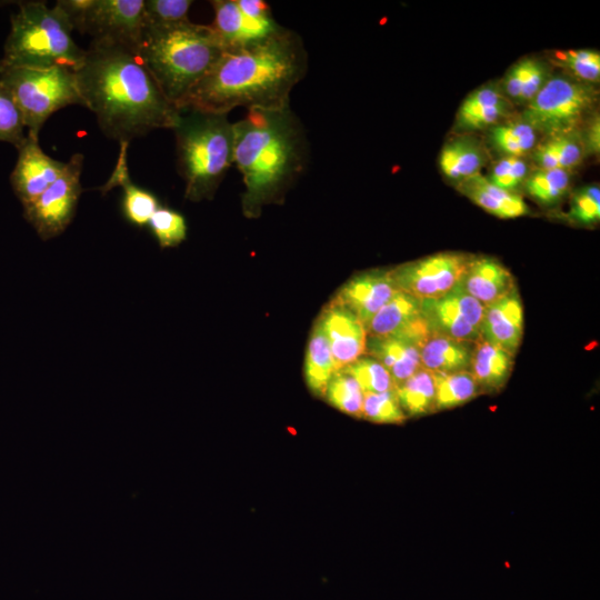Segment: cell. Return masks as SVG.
Returning a JSON list of instances; mask_svg holds the SVG:
<instances>
[{
  "label": "cell",
  "mask_w": 600,
  "mask_h": 600,
  "mask_svg": "<svg viewBox=\"0 0 600 600\" xmlns=\"http://www.w3.org/2000/svg\"><path fill=\"white\" fill-rule=\"evenodd\" d=\"M152 236L161 249L179 246L187 237L184 217L168 207L160 206L148 222Z\"/></svg>",
  "instance_id": "cell-36"
},
{
  "label": "cell",
  "mask_w": 600,
  "mask_h": 600,
  "mask_svg": "<svg viewBox=\"0 0 600 600\" xmlns=\"http://www.w3.org/2000/svg\"><path fill=\"white\" fill-rule=\"evenodd\" d=\"M224 50L211 26L191 21L168 27L144 26L139 46L143 63L178 109Z\"/></svg>",
  "instance_id": "cell-4"
},
{
  "label": "cell",
  "mask_w": 600,
  "mask_h": 600,
  "mask_svg": "<svg viewBox=\"0 0 600 600\" xmlns=\"http://www.w3.org/2000/svg\"><path fill=\"white\" fill-rule=\"evenodd\" d=\"M434 381V411L464 404L481 393L469 371L454 373L431 372Z\"/></svg>",
  "instance_id": "cell-31"
},
{
  "label": "cell",
  "mask_w": 600,
  "mask_h": 600,
  "mask_svg": "<svg viewBox=\"0 0 600 600\" xmlns=\"http://www.w3.org/2000/svg\"><path fill=\"white\" fill-rule=\"evenodd\" d=\"M553 61L567 71V74L586 83L596 84L600 79V53L592 49L558 51Z\"/></svg>",
  "instance_id": "cell-34"
},
{
  "label": "cell",
  "mask_w": 600,
  "mask_h": 600,
  "mask_svg": "<svg viewBox=\"0 0 600 600\" xmlns=\"http://www.w3.org/2000/svg\"><path fill=\"white\" fill-rule=\"evenodd\" d=\"M120 160L122 163L118 166V173L113 174L111 182H118L123 188L121 213L130 224L143 228L160 207L159 199L151 191L136 186L127 174L126 160Z\"/></svg>",
  "instance_id": "cell-28"
},
{
  "label": "cell",
  "mask_w": 600,
  "mask_h": 600,
  "mask_svg": "<svg viewBox=\"0 0 600 600\" xmlns=\"http://www.w3.org/2000/svg\"><path fill=\"white\" fill-rule=\"evenodd\" d=\"M438 162L443 176L458 183L480 173L487 153L478 140L459 136L443 144Z\"/></svg>",
  "instance_id": "cell-23"
},
{
  "label": "cell",
  "mask_w": 600,
  "mask_h": 600,
  "mask_svg": "<svg viewBox=\"0 0 600 600\" xmlns=\"http://www.w3.org/2000/svg\"><path fill=\"white\" fill-rule=\"evenodd\" d=\"M26 138L22 116L8 90L0 84V142L11 143L18 149Z\"/></svg>",
  "instance_id": "cell-39"
},
{
  "label": "cell",
  "mask_w": 600,
  "mask_h": 600,
  "mask_svg": "<svg viewBox=\"0 0 600 600\" xmlns=\"http://www.w3.org/2000/svg\"><path fill=\"white\" fill-rule=\"evenodd\" d=\"M568 217L583 226H591L600 219L599 186H586L577 190L570 202Z\"/></svg>",
  "instance_id": "cell-41"
},
{
  "label": "cell",
  "mask_w": 600,
  "mask_h": 600,
  "mask_svg": "<svg viewBox=\"0 0 600 600\" xmlns=\"http://www.w3.org/2000/svg\"><path fill=\"white\" fill-rule=\"evenodd\" d=\"M190 0H143V27H168L190 21Z\"/></svg>",
  "instance_id": "cell-38"
},
{
  "label": "cell",
  "mask_w": 600,
  "mask_h": 600,
  "mask_svg": "<svg viewBox=\"0 0 600 600\" xmlns=\"http://www.w3.org/2000/svg\"><path fill=\"white\" fill-rule=\"evenodd\" d=\"M361 418L374 423H402L408 417L403 412L396 391L363 393Z\"/></svg>",
  "instance_id": "cell-37"
},
{
  "label": "cell",
  "mask_w": 600,
  "mask_h": 600,
  "mask_svg": "<svg viewBox=\"0 0 600 600\" xmlns=\"http://www.w3.org/2000/svg\"><path fill=\"white\" fill-rule=\"evenodd\" d=\"M484 306L458 282L449 292L421 301L422 319L432 334L477 342Z\"/></svg>",
  "instance_id": "cell-12"
},
{
  "label": "cell",
  "mask_w": 600,
  "mask_h": 600,
  "mask_svg": "<svg viewBox=\"0 0 600 600\" xmlns=\"http://www.w3.org/2000/svg\"><path fill=\"white\" fill-rule=\"evenodd\" d=\"M318 319L329 342L336 371L366 354V327L350 310L331 300Z\"/></svg>",
  "instance_id": "cell-16"
},
{
  "label": "cell",
  "mask_w": 600,
  "mask_h": 600,
  "mask_svg": "<svg viewBox=\"0 0 600 600\" xmlns=\"http://www.w3.org/2000/svg\"><path fill=\"white\" fill-rule=\"evenodd\" d=\"M83 101L103 134L121 144L156 129H173L178 109L162 92L139 50L92 40L76 71Z\"/></svg>",
  "instance_id": "cell-1"
},
{
  "label": "cell",
  "mask_w": 600,
  "mask_h": 600,
  "mask_svg": "<svg viewBox=\"0 0 600 600\" xmlns=\"http://www.w3.org/2000/svg\"><path fill=\"white\" fill-rule=\"evenodd\" d=\"M242 13L251 20L268 21L272 20V13L267 2L262 0H237Z\"/></svg>",
  "instance_id": "cell-44"
},
{
  "label": "cell",
  "mask_w": 600,
  "mask_h": 600,
  "mask_svg": "<svg viewBox=\"0 0 600 600\" xmlns=\"http://www.w3.org/2000/svg\"><path fill=\"white\" fill-rule=\"evenodd\" d=\"M514 366V356L507 350L479 339L474 343L469 372L482 392L502 389Z\"/></svg>",
  "instance_id": "cell-22"
},
{
  "label": "cell",
  "mask_w": 600,
  "mask_h": 600,
  "mask_svg": "<svg viewBox=\"0 0 600 600\" xmlns=\"http://www.w3.org/2000/svg\"><path fill=\"white\" fill-rule=\"evenodd\" d=\"M471 258L461 252H439L390 271L399 290L422 301L449 292L460 281Z\"/></svg>",
  "instance_id": "cell-11"
},
{
  "label": "cell",
  "mask_w": 600,
  "mask_h": 600,
  "mask_svg": "<svg viewBox=\"0 0 600 600\" xmlns=\"http://www.w3.org/2000/svg\"><path fill=\"white\" fill-rule=\"evenodd\" d=\"M510 100L494 84H484L470 92L456 114V129L473 132L490 129L509 114Z\"/></svg>",
  "instance_id": "cell-19"
},
{
  "label": "cell",
  "mask_w": 600,
  "mask_h": 600,
  "mask_svg": "<svg viewBox=\"0 0 600 600\" xmlns=\"http://www.w3.org/2000/svg\"><path fill=\"white\" fill-rule=\"evenodd\" d=\"M422 319L421 300L398 290L367 326L368 337L401 332Z\"/></svg>",
  "instance_id": "cell-25"
},
{
  "label": "cell",
  "mask_w": 600,
  "mask_h": 600,
  "mask_svg": "<svg viewBox=\"0 0 600 600\" xmlns=\"http://www.w3.org/2000/svg\"><path fill=\"white\" fill-rule=\"evenodd\" d=\"M343 370L353 377L363 393H380L396 389L390 373L372 357L362 356Z\"/></svg>",
  "instance_id": "cell-35"
},
{
  "label": "cell",
  "mask_w": 600,
  "mask_h": 600,
  "mask_svg": "<svg viewBox=\"0 0 600 600\" xmlns=\"http://www.w3.org/2000/svg\"><path fill=\"white\" fill-rule=\"evenodd\" d=\"M0 84L18 107L27 136L39 140L47 119L56 111L83 106L76 72L66 68H27L0 63Z\"/></svg>",
  "instance_id": "cell-7"
},
{
  "label": "cell",
  "mask_w": 600,
  "mask_h": 600,
  "mask_svg": "<svg viewBox=\"0 0 600 600\" xmlns=\"http://www.w3.org/2000/svg\"><path fill=\"white\" fill-rule=\"evenodd\" d=\"M407 417H420L434 412L436 389L432 373L420 367L394 389Z\"/></svg>",
  "instance_id": "cell-29"
},
{
  "label": "cell",
  "mask_w": 600,
  "mask_h": 600,
  "mask_svg": "<svg viewBox=\"0 0 600 600\" xmlns=\"http://www.w3.org/2000/svg\"><path fill=\"white\" fill-rule=\"evenodd\" d=\"M528 174L529 167L522 158L502 157L492 166L487 179L494 186L516 193Z\"/></svg>",
  "instance_id": "cell-40"
},
{
  "label": "cell",
  "mask_w": 600,
  "mask_h": 600,
  "mask_svg": "<svg viewBox=\"0 0 600 600\" xmlns=\"http://www.w3.org/2000/svg\"><path fill=\"white\" fill-rule=\"evenodd\" d=\"M10 32L0 63L27 68L77 71L86 54L72 38V27L58 6L22 1L11 16Z\"/></svg>",
  "instance_id": "cell-6"
},
{
  "label": "cell",
  "mask_w": 600,
  "mask_h": 600,
  "mask_svg": "<svg viewBox=\"0 0 600 600\" xmlns=\"http://www.w3.org/2000/svg\"><path fill=\"white\" fill-rule=\"evenodd\" d=\"M583 133H580L584 153L598 154L600 150V119L598 113L588 119Z\"/></svg>",
  "instance_id": "cell-43"
},
{
  "label": "cell",
  "mask_w": 600,
  "mask_h": 600,
  "mask_svg": "<svg viewBox=\"0 0 600 600\" xmlns=\"http://www.w3.org/2000/svg\"><path fill=\"white\" fill-rule=\"evenodd\" d=\"M73 31L139 50L143 30V0H59Z\"/></svg>",
  "instance_id": "cell-9"
},
{
  "label": "cell",
  "mask_w": 600,
  "mask_h": 600,
  "mask_svg": "<svg viewBox=\"0 0 600 600\" xmlns=\"http://www.w3.org/2000/svg\"><path fill=\"white\" fill-rule=\"evenodd\" d=\"M474 343L430 333L421 349V367L440 373L469 371Z\"/></svg>",
  "instance_id": "cell-24"
},
{
  "label": "cell",
  "mask_w": 600,
  "mask_h": 600,
  "mask_svg": "<svg viewBox=\"0 0 600 600\" xmlns=\"http://www.w3.org/2000/svg\"><path fill=\"white\" fill-rule=\"evenodd\" d=\"M599 92L596 84L577 80L567 73L548 79L536 97L526 104L521 119L544 137L577 133L594 111Z\"/></svg>",
  "instance_id": "cell-8"
},
{
  "label": "cell",
  "mask_w": 600,
  "mask_h": 600,
  "mask_svg": "<svg viewBox=\"0 0 600 600\" xmlns=\"http://www.w3.org/2000/svg\"><path fill=\"white\" fill-rule=\"evenodd\" d=\"M336 372L329 342L319 319L312 328L304 358V378L311 392L323 397Z\"/></svg>",
  "instance_id": "cell-26"
},
{
  "label": "cell",
  "mask_w": 600,
  "mask_h": 600,
  "mask_svg": "<svg viewBox=\"0 0 600 600\" xmlns=\"http://www.w3.org/2000/svg\"><path fill=\"white\" fill-rule=\"evenodd\" d=\"M532 153L538 168L567 171L577 167L586 154L580 132L546 137Z\"/></svg>",
  "instance_id": "cell-27"
},
{
  "label": "cell",
  "mask_w": 600,
  "mask_h": 600,
  "mask_svg": "<svg viewBox=\"0 0 600 600\" xmlns=\"http://www.w3.org/2000/svg\"><path fill=\"white\" fill-rule=\"evenodd\" d=\"M323 397L341 412L361 418L363 392L353 377L346 370L341 369L334 372Z\"/></svg>",
  "instance_id": "cell-33"
},
{
  "label": "cell",
  "mask_w": 600,
  "mask_h": 600,
  "mask_svg": "<svg viewBox=\"0 0 600 600\" xmlns=\"http://www.w3.org/2000/svg\"><path fill=\"white\" fill-rule=\"evenodd\" d=\"M523 337V306L518 288L484 307L480 339L516 356Z\"/></svg>",
  "instance_id": "cell-17"
},
{
  "label": "cell",
  "mask_w": 600,
  "mask_h": 600,
  "mask_svg": "<svg viewBox=\"0 0 600 600\" xmlns=\"http://www.w3.org/2000/svg\"><path fill=\"white\" fill-rule=\"evenodd\" d=\"M233 163L242 174L243 212L257 217L264 204L283 198L308 163V140L290 106L249 110L233 123Z\"/></svg>",
  "instance_id": "cell-3"
},
{
  "label": "cell",
  "mask_w": 600,
  "mask_h": 600,
  "mask_svg": "<svg viewBox=\"0 0 600 600\" xmlns=\"http://www.w3.org/2000/svg\"><path fill=\"white\" fill-rule=\"evenodd\" d=\"M570 171L538 168L524 180L527 193L541 204L559 201L570 187Z\"/></svg>",
  "instance_id": "cell-32"
},
{
  "label": "cell",
  "mask_w": 600,
  "mask_h": 600,
  "mask_svg": "<svg viewBox=\"0 0 600 600\" xmlns=\"http://www.w3.org/2000/svg\"><path fill=\"white\" fill-rule=\"evenodd\" d=\"M459 283L484 307L517 287L514 277L501 262L484 256H472Z\"/></svg>",
  "instance_id": "cell-20"
},
{
  "label": "cell",
  "mask_w": 600,
  "mask_h": 600,
  "mask_svg": "<svg viewBox=\"0 0 600 600\" xmlns=\"http://www.w3.org/2000/svg\"><path fill=\"white\" fill-rule=\"evenodd\" d=\"M172 130L186 199H211L233 164V123L228 114L181 109Z\"/></svg>",
  "instance_id": "cell-5"
},
{
  "label": "cell",
  "mask_w": 600,
  "mask_h": 600,
  "mask_svg": "<svg viewBox=\"0 0 600 600\" xmlns=\"http://www.w3.org/2000/svg\"><path fill=\"white\" fill-rule=\"evenodd\" d=\"M210 3L214 11V20L210 26L226 50L266 39L281 28L274 19H249L240 10L237 0H213Z\"/></svg>",
  "instance_id": "cell-18"
},
{
  "label": "cell",
  "mask_w": 600,
  "mask_h": 600,
  "mask_svg": "<svg viewBox=\"0 0 600 600\" xmlns=\"http://www.w3.org/2000/svg\"><path fill=\"white\" fill-rule=\"evenodd\" d=\"M457 189L473 203L501 219H514L529 212L521 196L494 186L481 173L458 182Z\"/></svg>",
  "instance_id": "cell-21"
},
{
  "label": "cell",
  "mask_w": 600,
  "mask_h": 600,
  "mask_svg": "<svg viewBox=\"0 0 600 600\" xmlns=\"http://www.w3.org/2000/svg\"><path fill=\"white\" fill-rule=\"evenodd\" d=\"M551 77L549 67L537 58H530L528 72L521 87L518 102L528 103Z\"/></svg>",
  "instance_id": "cell-42"
},
{
  "label": "cell",
  "mask_w": 600,
  "mask_h": 600,
  "mask_svg": "<svg viewBox=\"0 0 600 600\" xmlns=\"http://www.w3.org/2000/svg\"><path fill=\"white\" fill-rule=\"evenodd\" d=\"M17 150L18 159L10 174V183L23 207L63 173L67 162L48 156L40 147L39 140L28 136Z\"/></svg>",
  "instance_id": "cell-14"
},
{
  "label": "cell",
  "mask_w": 600,
  "mask_h": 600,
  "mask_svg": "<svg viewBox=\"0 0 600 600\" xmlns=\"http://www.w3.org/2000/svg\"><path fill=\"white\" fill-rule=\"evenodd\" d=\"M84 157L74 153L63 173L40 196L23 206V217L43 241L59 237L72 222L82 187L80 177Z\"/></svg>",
  "instance_id": "cell-10"
},
{
  "label": "cell",
  "mask_w": 600,
  "mask_h": 600,
  "mask_svg": "<svg viewBox=\"0 0 600 600\" xmlns=\"http://www.w3.org/2000/svg\"><path fill=\"white\" fill-rule=\"evenodd\" d=\"M308 62L301 37L281 27L266 39L224 50L181 109L228 114L237 107L248 111L289 107L290 93L306 76Z\"/></svg>",
  "instance_id": "cell-2"
},
{
  "label": "cell",
  "mask_w": 600,
  "mask_h": 600,
  "mask_svg": "<svg viewBox=\"0 0 600 600\" xmlns=\"http://www.w3.org/2000/svg\"><path fill=\"white\" fill-rule=\"evenodd\" d=\"M537 131L521 118L501 121L489 129L492 147L503 157L522 158L532 152L537 146Z\"/></svg>",
  "instance_id": "cell-30"
},
{
  "label": "cell",
  "mask_w": 600,
  "mask_h": 600,
  "mask_svg": "<svg viewBox=\"0 0 600 600\" xmlns=\"http://www.w3.org/2000/svg\"><path fill=\"white\" fill-rule=\"evenodd\" d=\"M398 290L390 270H369L349 279L332 301L350 310L367 330L374 314Z\"/></svg>",
  "instance_id": "cell-15"
},
{
  "label": "cell",
  "mask_w": 600,
  "mask_h": 600,
  "mask_svg": "<svg viewBox=\"0 0 600 600\" xmlns=\"http://www.w3.org/2000/svg\"><path fill=\"white\" fill-rule=\"evenodd\" d=\"M430 332L421 319L410 328L386 337H368L366 354L379 361L398 387L420 367L421 349Z\"/></svg>",
  "instance_id": "cell-13"
}]
</instances>
